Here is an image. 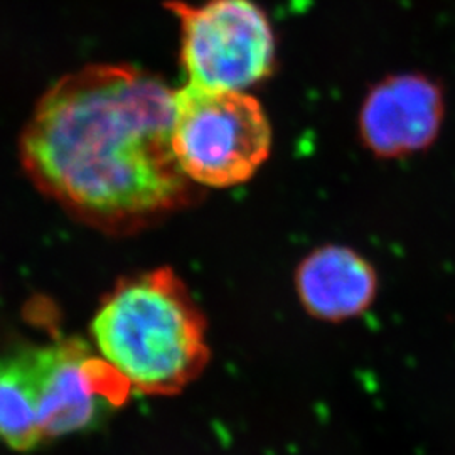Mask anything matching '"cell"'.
<instances>
[{
  "label": "cell",
  "mask_w": 455,
  "mask_h": 455,
  "mask_svg": "<svg viewBox=\"0 0 455 455\" xmlns=\"http://www.w3.org/2000/svg\"><path fill=\"white\" fill-rule=\"evenodd\" d=\"M90 331L98 355L146 395L180 393L210 361L206 319L171 268L122 278Z\"/></svg>",
  "instance_id": "7a4b0ae2"
},
{
  "label": "cell",
  "mask_w": 455,
  "mask_h": 455,
  "mask_svg": "<svg viewBox=\"0 0 455 455\" xmlns=\"http://www.w3.org/2000/svg\"><path fill=\"white\" fill-rule=\"evenodd\" d=\"M0 442L17 452L44 443L34 411L24 347L0 356Z\"/></svg>",
  "instance_id": "ba28073f"
},
{
  "label": "cell",
  "mask_w": 455,
  "mask_h": 455,
  "mask_svg": "<svg viewBox=\"0 0 455 455\" xmlns=\"http://www.w3.org/2000/svg\"><path fill=\"white\" fill-rule=\"evenodd\" d=\"M445 98L422 73H400L376 83L359 110V139L378 159L419 154L439 137Z\"/></svg>",
  "instance_id": "8992f818"
},
{
  "label": "cell",
  "mask_w": 455,
  "mask_h": 455,
  "mask_svg": "<svg viewBox=\"0 0 455 455\" xmlns=\"http://www.w3.org/2000/svg\"><path fill=\"white\" fill-rule=\"evenodd\" d=\"M174 90L135 66L92 65L54 83L20 137L37 189L105 231L184 208L196 188L172 150Z\"/></svg>",
  "instance_id": "6da1fadb"
},
{
  "label": "cell",
  "mask_w": 455,
  "mask_h": 455,
  "mask_svg": "<svg viewBox=\"0 0 455 455\" xmlns=\"http://www.w3.org/2000/svg\"><path fill=\"white\" fill-rule=\"evenodd\" d=\"M172 150L197 188L227 189L251 180L272 152V125L244 92L186 84L174 92Z\"/></svg>",
  "instance_id": "3957f363"
},
{
  "label": "cell",
  "mask_w": 455,
  "mask_h": 455,
  "mask_svg": "<svg viewBox=\"0 0 455 455\" xmlns=\"http://www.w3.org/2000/svg\"><path fill=\"white\" fill-rule=\"evenodd\" d=\"M178 17L180 63L188 84L246 92L275 69V34L253 0H206L191 5L167 2Z\"/></svg>",
  "instance_id": "277c9868"
},
{
  "label": "cell",
  "mask_w": 455,
  "mask_h": 455,
  "mask_svg": "<svg viewBox=\"0 0 455 455\" xmlns=\"http://www.w3.org/2000/svg\"><path fill=\"white\" fill-rule=\"evenodd\" d=\"M293 287L304 310L317 321L339 324L370 309L378 295L371 261L346 244L317 246L295 268Z\"/></svg>",
  "instance_id": "52a82bcc"
},
{
  "label": "cell",
  "mask_w": 455,
  "mask_h": 455,
  "mask_svg": "<svg viewBox=\"0 0 455 455\" xmlns=\"http://www.w3.org/2000/svg\"><path fill=\"white\" fill-rule=\"evenodd\" d=\"M24 351L44 442L92 430L129 400V381L83 339L66 338Z\"/></svg>",
  "instance_id": "5b68a950"
}]
</instances>
